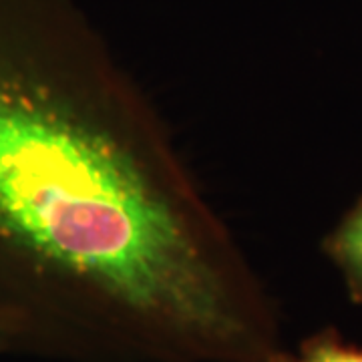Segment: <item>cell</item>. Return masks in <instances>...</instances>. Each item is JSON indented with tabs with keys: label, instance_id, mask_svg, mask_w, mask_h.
<instances>
[{
	"label": "cell",
	"instance_id": "6da1fadb",
	"mask_svg": "<svg viewBox=\"0 0 362 362\" xmlns=\"http://www.w3.org/2000/svg\"><path fill=\"white\" fill-rule=\"evenodd\" d=\"M103 45L71 0H0V320L87 294L214 350L247 337L214 235L175 173L87 87Z\"/></svg>",
	"mask_w": 362,
	"mask_h": 362
},
{
	"label": "cell",
	"instance_id": "7a4b0ae2",
	"mask_svg": "<svg viewBox=\"0 0 362 362\" xmlns=\"http://www.w3.org/2000/svg\"><path fill=\"white\" fill-rule=\"evenodd\" d=\"M326 254L342 272L352 302H362V199L324 242Z\"/></svg>",
	"mask_w": 362,
	"mask_h": 362
},
{
	"label": "cell",
	"instance_id": "3957f363",
	"mask_svg": "<svg viewBox=\"0 0 362 362\" xmlns=\"http://www.w3.org/2000/svg\"><path fill=\"white\" fill-rule=\"evenodd\" d=\"M298 362H362V349L344 342L337 330H324L302 344Z\"/></svg>",
	"mask_w": 362,
	"mask_h": 362
},
{
	"label": "cell",
	"instance_id": "277c9868",
	"mask_svg": "<svg viewBox=\"0 0 362 362\" xmlns=\"http://www.w3.org/2000/svg\"><path fill=\"white\" fill-rule=\"evenodd\" d=\"M268 362H298L294 361L292 356H288V354H280V352H276V354H270L268 356Z\"/></svg>",
	"mask_w": 362,
	"mask_h": 362
},
{
	"label": "cell",
	"instance_id": "5b68a950",
	"mask_svg": "<svg viewBox=\"0 0 362 362\" xmlns=\"http://www.w3.org/2000/svg\"><path fill=\"white\" fill-rule=\"evenodd\" d=\"M11 334H13V330H11V328H8L4 322H0V344H2L6 338L11 337Z\"/></svg>",
	"mask_w": 362,
	"mask_h": 362
}]
</instances>
